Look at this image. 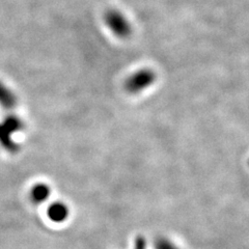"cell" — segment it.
<instances>
[{
	"mask_svg": "<svg viewBox=\"0 0 249 249\" xmlns=\"http://www.w3.org/2000/svg\"><path fill=\"white\" fill-rule=\"evenodd\" d=\"M155 249H180L173 241H170L167 238L161 237L156 240L155 242Z\"/></svg>",
	"mask_w": 249,
	"mask_h": 249,
	"instance_id": "cell-7",
	"label": "cell"
},
{
	"mask_svg": "<svg viewBox=\"0 0 249 249\" xmlns=\"http://www.w3.org/2000/svg\"><path fill=\"white\" fill-rule=\"evenodd\" d=\"M134 249H146V240L143 236H138L135 239Z\"/></svg>",
	"mask_w": 249,
	"mask_h": 249,
	"instance_id": "cell-8",
	"label": "cell"
},
{
	"mask_svg": "<svg viewBox=\"0 0 249 249\" xmlns=\"http://www.w3.org/2000/svg\"><path fill=\"white\" fill-rule=\"evenodd\" d=\"M156 79H157V76L153 70L140 69L127 78L124 82V89L129 93L137 95L152 87Z\"/></svg>",
	"mask_w": 249,
	"mask_h": 249,
	"instance_id": "cell-1",
	"label": "cell"
},
{
	"mask_svg": "<svg viewBox=\"0 0 249 249\" xmlns=\"http://www.w3.org/2000/svg\"><path fill=\"white\" fill-rule=\"evenodd\" d=\"M18 103V98L15 92L6 85L0 81V105L4 109H13Z\"/></svg>",
	"mask_w": 249,
	"mask_h": 249,
	"instance_id": "cell-6",
	"label": "cell"
},
{
	"mask_svg": "<svg viewBox=\"0 0 249 249\" xmlns=\"http://www.w3.org/2000/svg\"><path fill=\"white\" fill-rule=\"evenodd\" d=\"M104 21L111 33L120 38H127L132 34V27L128 19L116 10L107 11L104 15Z\"/></svg>",
	"mask_w": 249,
	"mask_h": 249,
	"instance_id": "cell-2",
	"label": "cell"
},
{
	"mask_svg": "<svg viewBox=\"0 0 249 249\" xmlns=\"http://www.w3.org/2000/svg\"><path fill=\"white\" fill-rule=\"evenodd\" d=\"M51 196V188L50 186L44 183H38L36 184L33 188L30 189L29 196L30 199L35 204H43L47 199H48Z\"/></svg>",
	"mask_w": 249,
	"mask_h": 249,
	"instance_id": "cell-5",
	"label": "cell"
},
{
	"mask_svg": "<svg viewBox=\"0 0 249 249\" xmlns=\"http://www.w3.org/2000/svg\"><path fill=\"white\" fill-rule=\"evenodd\" d=\"M15 132L6 126L2 122H0V146L6 152L15 154L19 151V144L15 142L13 135Z\"/></svg>",
	"mask_w": 249,
	"mask_h": 249,
	"instance_id": "cell-3",
	"label": "cell"
},
{
	"mask_svg": "<svg viewBox=\"0 0 249 249\" xmlns=\"http://www.w3.org/2000/svg\"><path fill=\"white\" fill-rule=\"evenodd\" d=\"M47 215H48L51 221L61 223L68 219L70 215V210L65 202L56 201L49 206L48 210H47Z\"/></svg>",
	"mask_w": 249,
	"mask_h": 249,
	"instance_id": "cell-4",
	"label": "cell"
}]
</instances>
